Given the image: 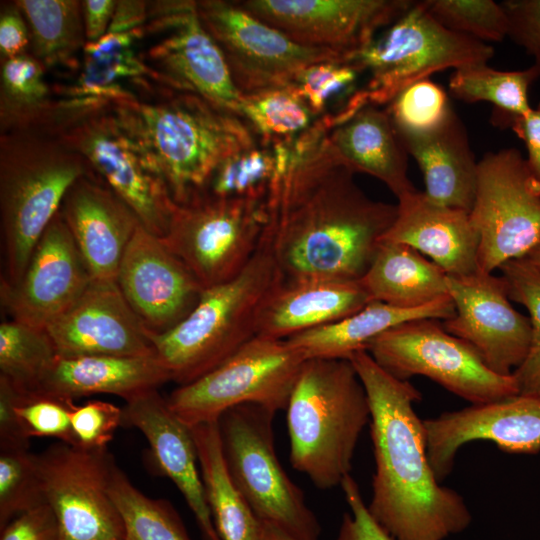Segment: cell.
<instances>
[{"mask_svg": "<svg viewBox=\"0 0 540 540\" xmlns=\"http://www.w3.org/2000/svg\"><path fill=\"white\" fill-rule=\"evenodd\" d=\"M326 136L291 154L267 198L268 240L284 279L359 281L397 216L369 198Z\"/></svg>", "mask_w": 540, "mask_h": 540, "instance_id": "1", "label": "cell"}, {"mask_svg": "<svg viewBox=\"0 0 540 540\" xmlns=\"http://www.w3.org/2000/svg\"><path fill=\"white\" fill-rule=\"evenodd\" d=\"M349 360L371 410V516L394 540H446L461 533L472 516L463 497L442 486L432 470L424 423L413 408L420 392L385 371L366 350Z\"/></svg>", "mask_w": 540, "mask_h": 540, "instance_id": "2", "label": "cell"}, {"mask_svg": "<svg viewBox=\"0 0 540 540\" xmlns=\"http://www.w3.org/2000/svg\"><path fill=\"white\" fill-rule=\"evenodd\" d=\"M102 105L177 205L198 196L221 162L258 142L240 115L189 91L165 88L157 100L135 96Z\"/></svg>", "mask_w": 540, "mask_h": 540, "instance_id": "3", "label": "cell"}, {"mask_svg": "<svg viewBox=\"0 0 540 540\" xmlns=\"http://www.w3.org/2000/svg\"><path fill=\"white\" fill-rule=\"evenodd\" d=\"M285 410L292 466L319 489L340 486L371 419L366 390L351 361L306 360Z\"/></svg>", "mask_w": 540, "mask_h": 540, "instance_id": "4", "label": "cell"}, {"mask_svg": "<svg viewBox=\"0 0 540 540\" xmlns=\"http://www.w3.org/2000/svg\"><path fill=\"white\" fill-rule=\"evenodd\" d=\"M283 275L268 240L244 269L203 289L194 309L176 326L149 332L155 354L178 386L209 373L257 335L261 310Z\"/></svg>", "mask_w": 540, "mask_h": 540, "instance_id": "5", "label": "cell"}, {"mask_svg": "<svg viewBox=\"0 0 540 540\" xmlns=\"http://www.w3.org/2000/svg\"><path fill=\"white\" fill-rule=\"evenodd\" d=\"M95 174L77 152L37 130H12L0 138V224L4 274L16 283L34 247L79 178ZM96 175V174H95Z\"/></svg>", "mask_w": 540, "mask_h": 540, "instance_id": "6", "label": "cell"}, {"mask_svg": "<svg viewBox=\"0 0 540 540\" xmlns=\"http://www.w3.org/2000/svg\"><path fill=\"white\" fill-rule=\"evenodd\" d=\"M491 45L453 32L438 23L424 1L412 5L369 46L350 57L367 79L346 111L388 105L408 86L448 68L486 64Z\"/></svg>", "mask_w": 540, "mask_h": 540, "instance_id": "7", "label": "cell"}, {"mask_svg": "<svg viewBox=\"0 0 540 540\" xmlns=\"http://www.w3.org/2000/svg\"><path fill=\"white\" fill-rule=\"evenodd\" d=\"M274 415L252 404L233 407L221 415L218 427L226 466L261 522L298 540H319L320 523L277 456Z\"/></svg>", "mask_w": 540, "mask_h": 540, "instance_id": "8", "label": "cell"}, {"mask_svg": "<svg viewBox=\"0 0 540 540\" xmlns=\"http://www.w3.org/2000/svg\"><path fill=\"white\" fill-rule=\"evenodd\" d=\"M306 359L286 340L256 335L222 364L168 397L172 412L186 425L218 421L245 404L276 414L285 410Z\"/></svg>", "mask_w": 540, "mask_h": 540, "instance_id": "9", "label": "cell"}, {"mask_svg": "<svg viewBox=\"0 0 540 540\" xmlns=\"http://www.w3.org/2000/svg\"><path fill=\"white\" fill-rule=\"evenodd\" d=\"M54 121L44 132L80 154L97 177L134 211L141 225L163 238L177 204L106 106L74 110Z\"/></svg>", "mask_w": 540, "mask_h": 540, "instance_id": "10", "label": "cell"}, {"mask_svg": "<svg viewBox=\"0 0 540 540\" xmlns=\"http://www.w3.org/2000/svg\"><path fill=\"white\" fill-rule=\"evenodd\" d=\"M366 351L392 376H425L469 401L485 404L519 394L517 380L492 371L478 352L432 318L398 324L370 342Z\"/></svg>", "mask_w": 540, "mask_h": 540, "instance_id": "11", "label": "cell"}, {"mask_svg": "<svg viewBox=\"0 0 540 540\" xmlns=\"http://www.w3.org/2000/svg\"><path fill=\"white\" fill-rule=\"evenodd\" d=\"M267 220V200L198 195L177 205L162 240L205 289L244 269L261 244Z\"/></svg>", "mask_w": 540, "mask_h": 540, "instance_id": "12", "label": "cell"}, {"mask_svg": "<svg viewBox=\"0 0 540 540\" xmlns=\"http://www.w3.org/2000/svg\"><path fill=\"white\" fill-rule=\"evenodd\" d=\"M469 216L479 235L481 272L524 258L540 241V181L518 149L488 152L478 162Z\"/></svg>", "mask_w": 540, "mask_h": 540, "instance_id": "13", "label": "cell"}, {"mask_svg": "<svg viewBox=\"0 0 540 540\" xmlns=\"http://www.w3.org/2000/svg\"><path fill=\"white\" fill-rule=\"evenodd\" d=\"M145 33L154 40L142 59L164 86L196 93L239 115L243 95L219 46L202 25L196 1L148 4Z\"/></svg>", "mask_w": 540, "mask_h": 540, "instance_id": "14", "label": "cell"}, {"mask_svg": "<svg viewBox=\"0 0 540 540\" xmlns=\"http://www.w3.org/2000/svg\"><path fill=\"white\" fill-rule=\"evenodd\" d=\"M198 17L219 46L242 95L289 86L307 66L344 56L296 43L236 1H196Z\"/></svg>", "mask_w": 540, "mask_h": 540, "instance_id": "15", "label": "cell"}, {"mask_svg": "<svg viewBox=\"0 0 540 540\" xmlns=\"http://www.w3.org/2000/svg\"><path fill=\"white\" fill-rule=\"evenodd\" d=\"M114 462L108 448L86 450L60 441L36 454L43 498L57 518L60 540L123 539V521L108 491Z\"/></svg>", "mask_w": 540, "mask_h": 540, "instance_id": "16", "label": "cell"}, {"mask_svg": "<svg viewBox=\"0 0 540 540\" xmlns=\"http://www.w3.org/2000/svg\"><path fill=\"white\" fill-rule=\"evenodd\" d=\"M237 4L291 40L345 59L365 49L411 0H239Z\"/></svg>", "mask_w": 540, "mask_h": 540, "instance_id": "17", "label": "cell"}, {"mask_svg": "<svg viewBox=\"0 0 540 540\" xmlns=\"http://www.w3.org/2000/svg\"><path fill=\"white\" fill-rule=\"evenodd\" d=\"M455 315L444 329L471 345L485 364L500 375H511L526 359L532 339L529 317L513 308L506 280L479 270L447 275Z\"/></svg>", "mask_w": 540, "mask_h": 540, "instance_id": "18", "label": "cell"}, {"mask_svg": "<svg viewBox=\"0 0 540 540\" xmlns=\"http://www.w3.org/2000/svg\"><path fill=\"white\" fill-rule=\"evenodd\" d=\"M92 280L58 212L34 247L20 279L14 284L0 282L1 308L10 320L46 329L82 296Z\"/></svg>", "mask_w": 540, "mask_h": 540, "instance_id": "19", "label": "cell"}, {"mask_svg": "<svg viewBox=\"0 0 540 540\" xmlns=\"http://www.w3.org/2000/svg\"><path fill=\"white\" fill-rule=\"evenodd\" d=\"M116 282L152 333H163L181 322L194 309L204 289L162 238L142 225L124 252Z\"/></svg>", "mask_w": 540, "mask_h": 540, "instance_id": "20", "label": "cell"}, {"mask_svg": "<svg viewBox=\"0 0 540 540\" xmlns=\"http://www.w3.org/2000/svg\"><path fill=\"white\" fill-rule=\"evenodd\" d=\"M427 455L441 482L454 467L459 449L473 441H490L502 451L540 452V398L517 394L485 404H472L423 420Z\"/></svg>", "mask_w": 540, "mask_h": 540, "instance_id": "21", "label": "cell"}, {"mask_svg": "<svg viewBox=\"0 0 540 540\" xmlns=\"http://www.w3.org/2000/svg\"><path fill=\"white\" fill-rule=\"evenodd\" d=\"M46 331L59 357L156 355L148 329L116 281L93 279L82 296Z\"/></svg>", "mask_w": 540, "mask_h": 540, "instance_id": "22", "label": "cell"}, {"mask_svg": "<svg viewBox=\"0 0 540 540\" xmlns=\"http://www.w3.org/2000/svg\"><path fill=\"white\" fill-rule=\"evenodd\" d=\"M123 425L134 427L145 436L157 470L181 492L203 539L221 540L206 499L191 427L172 412L157 389L126 401Z\"/></svg>", "mask_w": 540, "mask_h": 540, "instance_id": "23", "label": "cell"}, {"mask_svg": "<svg viewBox=\"0 0 540 540\" xmlns=\"http://www.w3.org/2000/svg\"><path fill=\"white\" fill-rule=\"evenodd\" d=\"M59 212L92 278L116 281L124 252L141 225L134 211L93 174L74 182Z\"/></svg>", "mask_w": 540, "mask_h": 540, "instance_id": "24", "label": "cell"}, {"mask_svg": "<svg viewBox=\"0 0 540 540\" xmlns=\"http://www.w3.org/2000/svg\"><path fill=\"white\" fill-rule=\"evenodd\" d=\"M397 199L396 219L381 241L416 249L448 276L478 270L479 235L469 212L436 203L418 190Z\"/></svg>", "mask_w": 540, "mask_h": 540, "instance_id": "25", "label": "cell"}, {"mask_svg": "<svg viewBox=\"0 0 540 540\" xmlns=\"http://www.w3.org/2000/svg\"><path fill=\"white\" fill-rule=\"evenodd\" d=\"M369 302L360 281L283 279L261 310L257 335L286 340L346 318Z\"/></svg>", "mask_w": 540, "mask_h": 540, "instance_id": "26", "label": "cell"}, {"mask_svg": "<svg viewBox=\"0 0 540 540\" xmlns=\"http://www.w3.org/2000/svg\"><path fill=\"white\" fill-rule=\"evenodd\" d=\"M168 381L170 375L156 355L58 356L31 394L72 402L95 394H111L128 401Z\"/></svg>", "mask_w": 540, "mask_h": 540, "instance_id": "27", "label": "cell"}, {"mask_svg": "<svg viewBox=\"0 0 540 540\" xmlns=\"http://www.w3.org/2000/svg\"><path fill=\"white\" fill-rule=\"evenodd\" d=\"M397 133L408 155L418 163L428 198L470 212L475 198L478 162L456 112L430 133Z\"/></svg>", "mask_w": 540, "mask_h": 540, "instance_id": "28", "label": "cell"}, {"mask_svg": "<svg viewBox=\"0 0 540 540\" xmlns=\"http://www.w3.org/2000/svg\"><path fill=\"white\" fill-rule=\"evenodd\" d=\"M355 173L383 182L398 198L416 188L408 177V153L386 108L367 105L326 135Z\"/></svg>", "mask_w": 540, "mask_h": 540, "instance_id": "29", "label": "cell"}, {"mask_svg": "<svg viewBox=\"0 0 540 540\" xmlns=\"http://www.w3.org/2000/svg\"><path fill=\"white\" fill-rule=\"evenodd\" d=\"M454 315L455 307L449 295L414 309L371 301L346 318L297 334L286 341L306 360L349 359L354 353L366 350L371 341L398 324L423 318L444 321Z\"/></svg>", "mask_w": 540, "mask_h": 540, "instance_id": "30", "label": "cell"}, {"mask_svg": "<svg viewBox=\"0 0 540 540\" xmlns=\"http://www.w3.org/2000/svg\"><path fill=\"white\" fill-rule=\"evenodd\" d=\"M371 301L414 309L448 296L447 274L416 249L381 241L359 280Z\"/></svg>", "mask_w": 540, "mask_h": 540, "instance_id": "31", "label": "cell"}, {"mask_svg": "<svg viewBox=\"0 0 540 540\" xmlns=\"http://www.w3.org/2000/svg\"><path fill=\"white\" fill-rule=\"evenodd\" d=\"M206 499L221 540H257L261 521L233 482L224 459L218 421L191 427Z\"/></svg>", "mask_w": 540, "mask_h": 540, "instance_id": "32", "label": "cell"}, {"mask_svg": "<svg viewBox=\"0 0 540 540\" xmlns=\"http://www.w3.org/2000/svg\"><path fill=\"white\" fill-rule=\"evenodd\" d=\"M24 16L32 53L45 67L68 63L86 45L82 1H14Z\"/></svg>", "mask_w": 540, "mask_h": 540, "instance_id": "33", "label": "cell"}, {"mask_svg": "<svg viewBox=\"0 0 540 540\" xmlns=\"http://www.w3.org/2000/svg\"><path fill=\"white\" fill-rule=\"evenodd\" d=\"M539 74L532 65L524 70L500 71L486 64L455 69L449 79L450 94L463 102H489L494 105V123L507 122L531 110L529 89Z\"/></svg>", "mask_w": 540, "mask_h": 540, "instance_id": "34", "label": "cell"}, {"mask_svg": "<svg viewBox=\"0 0 540 540\" xmlns=\"http://www.w3.org/2000/svg\"><path fill=\"white\" fill-rule=\"evenodd\" d=\"M291 154V148L287 146L257 142L221 162L199 195L267 200L275 180L286 169Z\"/></svg>", "mask_w": 540, "mask_h": 540, "instance_id": "35", "label": "cell"}, {"mask_svg": "<svg viewBox=\"0 0 540 540\" xmlns=\"http://www.w3.org/2000/svg\"><path fill=\"white\" fill-rule=\"evenodd\" d=\"M55 105L50 99L49 88L44 79V66L36 58L24 53L2 61V132L33 130L36 125H48Z\"/></svg>", "mask_w": 540, "mask_h": 540, "instance_id": "36", "label": "cell"}, {"mask_svg": "<svg viewBox=\"0 0 540 540\" xmlns=\"http://www.w3.org/2000/svg\"><path fill=\"white\" fill-rule=\"evenodd\" d=\"M239 115L258 142L289 148L317 120L291 86L243 95Z\"/></svg>", "mask_w": 540, "mask_h": 540, "instance_id": "37", "label": "cell"}, {"mask_svg": "<svg viewBox=\"0 0 540 540\" xmlns=\"http://www.w3.org/2000/svg\"><path fill=\"white\" fill-rule=\"evenodd\" d=\"M108 491L123 521L122 540H191L174 507L141 492L116 462L110 470Z\"/></svg>", "mask_w": 540, "mask_h": 540, "instance_id": "38", "label": "cell"}, {"mask_svg": "<svg viewBox=\"0 0 540 540\" xmlns=\"http://www.w3.org/2000/svg\"><path fill=\"white\" fill-rule=\"evenodd\" d=\"M57 357L46 329L14 320L0 324V376L19 393H33Z\"/></svg>", "mask_w": 540, "mask_h": 540, "instance_id": "39", "label": "cell"}, {"mask_svg": "<svg viewBox=\"0 0 540 540\" xmlns=\"http://www.w3.org/2000/svg\"><path fill=\"white\" fill-rule=\"evenodd\" d=\"M361 75L358 67L347 59L322 61L300 70L289 86L328 134L334 120L361 88L358 82Z\"/></svg>", "mask_w": 540, "mask_h": 540, "instance_id": "40", "label": "cell"}, {"mask_svg": "<svg viewBox=\"0 0 540 540\" xmlns=\"http://www.w3.org/2000/svg\"><path fill=\"white\" fill-rule=\"evenodd\" d=\"M506 280L510 300L529 312L532 339L524 362L513 372L519 394L540 398V271L527 259H512L499 268Z\"/></svg>", "mask_w": 540, "mask_h": 540, "instance_id": "41", "label": "cell"}, {"mask_svg": "<svg viewBox=\"0 0 540 540\" xmlns=\"http://www.w3.org/2000/svg\"><path fill=\"white\" fill-rule=\"evenodd\" d=\"M386 110L397 132L418 135L437 130L455 112L445 89L430 78L408 86Z\"/></svg>", "mask_w": 540, "mask_h": 540, "instance_id": "42", "label": "cell"}, {"mask_svg": "<svg viewBox=\"0 0 540 540\" xmlns=\"http://www.w3.org/2000/svg\"><path fill=\"white\" fill-rule=\"evenodd\" d=\"M433 18L445 28L481 42H500L509 32L507 13L492 0H425Z\"/></svg>", "mask_w": 540, "mask_h": 540, "instance_id": "43", "label": "cell"}, {"mask_svg": "<svg viewBox=\"0 0 540 540\" xmlns=\"http://www.w3.org/2000/svg\"><path fill=\"white\" fill-rule=\"evenodd\" d=\"M43 503L36 454L29 449H0V530Z\"/></svg>", "mask_w": 540, "mask_h": 540, "instance_id": "44", "label": "cell"}, {"mask_svg": "<svg viewBox=\"0 0 540 540\" xmlns=\"http://www.w3.org/2000/svg\"><path fill=\"white\" fill-rule=\"evenodd\" d=\"M75 402L53 397L19 393L15 411L24 433L32 437H52L75 446L71 411Z\"/></svg>", "mask_w": 540, "mask_h": 540, "instance_id": "45", "label": "cell"}, {"mask_svg": "<svg viewBox=\"0 0 540 540\" xmlns=\"http://www.w3.org/2000/svg\"><path fill=\"white\" fill-rule=\"evenodd\" d=\"M71 424L75 446L86 450L107 449L116 430L123 425V408L101 400L74 404Z\"/></svg>", "mask_w": 540, "mask_h": 540, "instance_id": "46", "label": "cell"}, {"mask_svg": "<svg viewBox=\"0 0 540 540\" xmlns=\"http://www.w3.org/2000/svg\"><path fill=\"white\" fill-rule=\"evenodd\" d=\"M340 487L350 512L344 513L336 540H394L371 516L351 474Z\"/></svg>", "mask_w": 540, "mask_h": 540, "instance_id": "47", "label": "cell"}, {"mask_svg": "<svg viewBox=\"0 0 540 540\" xmlns=\"http://www.w3.org/2000/svg\"><path fill=\"white\" fill-rule=\"evenodd\" d=\"M509 20L508 36L534 59L540 77V0L501 3Z\"/></svg>", "mask_w": 540, "mask_h": 540, "instance_id": "48", "label": "cell"}, {"mask_svg": "<svg viewBox=\"0 0 540 540\" xmlns=\"http://www.w3.org/2000/svg\"><path fill=\"white\" fill-rule=\"evenodd\" d=\"M0 531V540H60L57 518L47 503L18 515Z\"/></svg>", "mask_w": 540, "mask_h": 540, "instance_id": "49", "label": "cell"}, {"mask_svg": "<svg viewBox=\"0 0 540 540\" xmlns=\"http://www.w3.org/2000/svg\"><path fill=\"white\" fill-rule=\"evenodd\" d=\"M19 392L0 376V449H29L30 438L24 433L15 411Z\"/></svg>", "mask_w": 540, "mask_h": 540, "instance_id": "50", "label": "cell"}, {"mask_svg": "<svg viewBox=\"0 0 540 540\" xmlns=\"http://www.w3.org/2000/svg\"><path fill=\"white\" fill-rule=\"evenodd\" d=\"M29 29L24 16L13 2L0 14V54L2 61L26 53L29 46Z\"/></svg>", "mask_w": 540, "mask_h": 540, "instance_id": "51", "label": "cell"}, {"mask_svg": "<svg viewBox=\"0 0 540 540\" xmlns=\"http://www.w3.org/2000/svg\"><path fill=\"white\" fill-rule=\"evenodd\" d=\"M505 127L511 128L524 142L527 163L540 181V102L527 114L511 118Z\"/></svg>", "mask_w": 540, "mask_h": 540, "instance_id": "52", "label": "cell"}, {"mask_svg": "<svg viewBox=\"0 0 540 540\" xmlns=\"http://www.w3.org/2000/svg\"><path fill=\"white\" fill-rule=\"evenodd\" d=\"M117 1H82V13L87 43H94L106 35L111 24Z\"/></svg>", "mask_w": 540, "mask_h": 540, "instance_id": "53", "label": "cell"}, {"mask_svg": "<svg viewBox=\"0 0 540 540\" xmlns=\"http://www.w3.org/2000/svg\"><path fill=\"white\" fill-rule=\"evenodd\" d=\"M257 540H298L281 529L261 522V528Z\"/></svg>", "mask_w": 540, "mask_h": 540, "instance_id": "54", "label": "cell"}, {"mask_svg": "<svg viewBox=\"0 0 540 540\" xmlns=\"http://www.w3.org/2000/svg\"><path fill=\"white\" fill-rule=\"evenodd\" d=\"M524 258L540 271V241Z\"/></svg>", "mask_w": 540, "mask_h": 540, "instance_id": "55", "label": "cell"}]
</instances>
